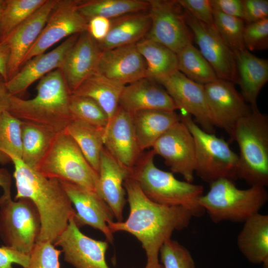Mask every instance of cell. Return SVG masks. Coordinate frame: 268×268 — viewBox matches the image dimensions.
Wrapping results in <instances>:
<instances>
[{
    "label": "cell",
    "instance_id": "obj_25",
    "mask_svg": "<svg viewBox=\"0 0 268 268\" xmlns=\"http://www.w3.org/2000/svg\"><path fill=\"white\" fill-rule=\"evenodd\" d=\"M236 78L241 94L252 110L259 109L257 99L268 81V61L245 49L234 53Z\"/></svg>",
    "mask_w": 268,
    "mask_h": 268
},
{
    "label": "cell",
    "instance_id": "obj_24",
    "mask_svg": "<svg viewBox=\"0 0 268 268\" xmlns=\"http://www.w3.org/2000/svg\"><path fill=\"white\" fill-rule=\"evenodd\" d=\"M131 171L119 163L104 147L98 170L100 195L111 209L117 221L123 219L126 204L125 180Z\"/></svg>",
    "mask_w": 268,
    "mask_h": 268
},
{
    "label": "cell",
    "instance_id": "obj_21",
    "mask_svg": "<svg viewBox=\"0 0 268 268\" xmlns=\"http://www.w3.org/2000/svg\"><path fill=\"white\" fill-rule=\"evenodd\" d=\"M101 52L98 43L87 31L79 34L60 68L71 93L97 72Z\"/></svg>",
    "mask_w": 268,
    "mask_h": 268
},
{
    "label": "cell",
    "instance_id": "obj_9",
    "mask_svg": "<svg viewBox=\"0 0 268 268\" xmlns=\"http://www.w3.org/2000/svg\"><path fill=\"white\" fill-rule=\"evenodd\" d=\"M41 230L39 213L27 198L13 200L11 192L0 197V238L4 246L30 255Z\"/></svg>",
    "mask_w": 268,
    "mask_h": 268
},
{
    "label": "cell",
    "instance_id": "obj_11",
    "mask_svg": "<svg viewBox=\"0 0 268 268\" xmlns=\"http://www.w3.org/2000/svg\"><path fill=\"white\" fill-rule=\"evenodd\" d=\"M78 0H58L40 36L26 55L22 66L64 38L87 31L88 21L77 10Z\"/></svg>",
    "mask_w": 268,
    "mask_h": 268
},
{
    "label": "cell",
    "instance_id": "obj_14",
    "mask_svg": "<svg viewBox=\"0 0 268 268\" xmlns=\"http://www.w3.org/2000/svg\"><path fill=\"white\" fill-rule=\"evenodd\" d=\"M183 11L193 40L218 78L235 82L236 70L234 54L222 40L214 25L198 20L184 9Z\"/></svg>",
    "mask_w": 268,
    "mask_h": 268
},
{
    "label": "cell",
    "instance_id": "obj_28",
    "mask_svg": "<svg viewBox=\"0 0 268 268\" xmlns=\"http://www.w3.org/2000/svg\"><path fill=\"white\" fill-rule=\"evenodd\" d=\"M131 115L137 140L142 151L152 148L165 132L181 120L180 115L175 111L148 110Z\"/></svg>",
    "mask_w": 268,
    "mask_h": 268
},
{
    "label": "cell",
    "instance_id": "obj_51",
    "mask_svg": "<svg viewBox=\"0 0 268 268\" xmlns=\"http://www.w3.org/2000/svg\"><path fill=\"white\" fill-rule=\"evenodd\" d=\"M4 0H0V18L3 9Z\"/></svg>",
    "mask_w": 268,
    "mask_h": 268
},
{
    "label": "cell",
    "instance_id": "obj_13",
    "mask_svg": "<svg viewBox=\"0 0 268 268\" xmlns=\"http://www.w3.org/2000/svg\"><path fill=\"white\" fill-rule=\"evenodd\" d=\"M155 81L166 90L181 112L194 117V121L204 131L214 134L215 126L203 85L193 81L178 70Z\"/></svg>",
    "mask_w": 268,
    "mask_h": 268
},
{
    "label": "cell",
    "instance_id": "obj_45",
    "mask_svg": "<svg viewBox=\"0 0 268 268\" xmlns=\"http://www.w3.org/2000/svg\"><path fill=\"white\" fill-rule=\"evenodd\" d=\"M214 10L244 20L243 0H209Z\"/></svg>",
    "mask_w": 268,
    "mask_h": 268
},
{
    "label": "cell",
    "instance_id": "obj_31",
    "mask_svg": "<svg viewBox=\"0 0 268 268\" xmlns=\"http://www.w3.org/2000/svg\"><path fill=\"white\" fill-rule=\"evenodd\" d=\"M64 132L74 140L90 165L98 174L100 156L104 147L105 128L72 120Z\"/></svg>",
    "mask_w": 268,
    "mask_h": 268
},
{
    "label": "cell",
    "instance_id": "obj_20",
    "mask_svg": "<svg viewBox=\"0 0 268 268\" xmlns=\"http://www.w3.org/2000/svg\"><path fill=\"white\" fill-rule=\"evenodd\" d=\"M145 62L136 44L102 51L97 72L126 86L146 77Z\"/></svg>",
    "mask_w": 268,
    "mask_h": 268
},
{
    "label": "cell",
    "instance_id": "obj_5",
    "mask_svg": "<svg viewBox=\"0 0 268 268\" xmlns=\"http://www.w3.org/2000/svg\"><path fill=\"white\" fill-rule=\"evenodd\" d=\"M230 136L239 148L238 179L250 186L268 185V117L259 109L234 125Z\"/></svg>",
    "mask_w": 268,
    "mask_h": 268
},
{
    "label": "cell",
    "instance_id": "obj_22",
    "mask_svg": "<svg viewBox=\"0 0 268 268\" xmlns=\"http://www.w3.org/2000/svg\"><path fill=\"white\" fill-rule=\"evenodd\" d=\"M79 34L67 38L54 50L34 57L26 62L10 79L5 82L9 93L19 97L34 82L56 69L60 68L64 60Z\"/></svg>",
    "mask_w": 268,
    "mask_h": 268
},
{
    "label": "cell",
    "instance_id": "obj_37",
    "mask_svg": "<svg viewBox=\"0 0 268 268\" xmlns=\"http://www.w3.org/2000/svg\"><path fill=\"white\" fill-rule=\"evenodd\" d=\"M213 25L218 34L234 53L245 49L243 32L245 22L213 9Z\"/></svg>",
    "mask_w": 268,
    "mask_h": 268
},
{
    "label": "cell",
    "instance_id": "obj_15",
    "mask_svg": "<svg viewBox=\"0 0 268 268\" xmlns=\"http://www.w3.org/2000/svg\"><path fill=\"white\" fill-rule=\"evenodd\" d=\"M54 245L61 248L65 261L74 268H110L106 260L108 242L84 234L73 217L70 219Z\"/></svg>",
    "mask_w": 268,
    "mask_h": 268
},
{
    "label": "cell",
    "instance_id": "obj_4",
    "mask_svg": "<svg viewBox=\"0 0 268 268\" xmlns=\"http://www.w3.org/2000/svg\"><path fill=\"white\" fill-rule=\"evenodd\" d=\"M152 150L142 154L132 171L130 177L135 180L144 195L157 203L167 206H181L193 216H201L205 211L199 203L203 187L178 180L173 173L158 168L154 163Z\"/></svg>",
    "mask_w": 268,
    "mask_h": 268
},
{
    "label": "cell",
    "instance_id": "obj_30",
    "mask_svg": "<svg viewBox=\"0 0 268 268\" xmlns=\"http://www.w3.org/2000/svg\"><path fill=\"white\" fill-rule=\"evenodd\" d=\"M136 46L146 63V77L156 81L178 70L176 53L167 47L146 38Z\"/></svg>",
    "mask_w": 268,
    "mask_h": 268
},
{
    "label": "cell",
    "instance_id": "obj_47",
    "mask_svg": "<svg viewBox=\"0 0 268 268\" xmlns=\"http://www.w3.org/2000/svg\"><path fill=\"white\" fill-rule=\"evenodd\" d=\"M9 57V49L6 43L0 40V76L6 82L7 80V68Z\"/></svg>",
    "mask_w": 268,
    "mask_h": 268
},
{
    "label": "cell",
    "instance_id": "obj_26",
    "mask_svg": "<svg viewBox=\"0 0 268 268\" xmlns=\"http://www.w3.org/2000/svg\"><path fill=\"white\" fill-rule=\"evenodd\" d=\"M237 246L248 261L268 268V215L259 212L244 222L237 238Z\"/></svg>",
    "mask_w": 268,
    "mask_h": 268
},
{
    "label": "cell",
    "instance_id": "obj_32",
    "mask_svg": "<svg viewBox=\"0 0 268 268\" xmlns=\"http://www.w3.org/2000/svg\"><path fill=\"white\" fill-rule=\"evenodd\" d=\"M57 134L43 126L22 122V161L27 166L35 169Z\"/></svg>",
    "mask_w": 268,
    "mask_h": 268
},
{
    "label": "cell",
    "instance_id": "obj_40",
    "mask_svg": "<svg viewBox=\"0 0 268 268\" xmlns=\"http://www.w3.org/2000/svg\"><path fill=\"white\" fill-rule=\"evenodd\" d=\"M62 253L49 241H38L30 254L25 268H60L59 256Z\"/></svg>",
    "mask_w": 268,
    "mask_h": 268
},
{
    "label": "cell",
    "instance_id": "obj_7",
    "mask_svg": "<svg viewBox=\"0 0 268 268\" xmlns=\"http://www.w3.org/2000/svg\"><path fill=\"white\" fill-rule=\"evenodd\" d=\"M35 169L46 177L75 184L100 196L98 173L64 132L57 134Z\"/></svg>",
    "mask_w": 268,
    "mask_h": 268
},
{
    "label": "cell",
    "instance_id": "obj_38",
    "mask_svg": "<svg viewBox=\"0 0 268 268\" xmlns=\"http://www.w3.org/2000/svg\"><path fill=\"white\" fill-rule=\"evenodd\" d=\"M69 109L72 120L105 128L108 124V118L105 112L89 97L71 94Z\"/></svg>",
    "mask_w": 268,
    "mask_h": 268
},
{
    "label": "cell",
    "instance_id": "obj_18",
    "mask_svg": "<svg viewBox=\"0 0 268 268\" xmlns=\"http://www.w3.org/2000/svg\"><path fill=\"white\" fill-rule=\"evenodd\" d=\"M104 145L108 152L131 172L142 154L132 115L120 106L105 128Z\"/></svg>",
    "mask_w": 268,
    "mask_h": 268
},
{
    "label": "cell",
    "instance_id": "obj_39",
    "mask_svg": "<svg viewBox=\"0 0 268 268\" xmlns=\"http://www.w3.org/2000/svg\"><path fill=\"white\" fill-rule=\"evenodd\" d=\"M159 255L163 268H195L189 251L178 241L169 239L161 247Z\"/></svg>",
    "mask_w": 268,
    "mask_h": 268
},
{
    "label": "cell",
    "instance_id": "obj_50",
    "mask_svg": "<svg viewBox=\"0 0 268 268\" xmlns=\"http://www.w3.org/2000/svg\"><path fill=\"white\" fill-rule=\"evenodd\" d=\"M145 268H163V267L160 263H159L152 266L146 265Z\"/></svg>",
    "mask_w": 268,
    "mask_h": 268
},
{
    "label": "cell",
    "instance_id": "obj_12",
    "mask_svg": "<svg viewBox=\"0 0 268 268\" xmlns=\"http://www.w3.org/2000/svg\"><path fill=\"white\" fill-rule=\"evenodd\" d=\"M151 150L164 159L172 173L179 174L186 181L192 183L196 167L195 141L181 120L156 141Z\"/></svg>",
    "mask_w": 268,
    "mask_h": 268
},
{
    "label": "cell",
    "instance_id": "obj_49",
    "mask_svg": "<svg viewBox=\"0 0 268 268\" xmlns=\"http://www.w3.org/2000/svg\"><path fill=\"white\" fill-rule=\"evenodd\" d=\"M11 176L8 170L0 168V187L3 193L11 192Z\"/></svg>",
    "mask_w": 268,
    "mask_h": 268
},
{
    "label": "cell",
    "instance_id": "obj_8",
    "mask_svg": "<svg viewBox=\"0 0 268 268\" xmlns=\"http://www.w3.org/2000/svg\"><path fill=\"white\" fill-rule=\"evenodd\" d=\"M180 117L194 137L197 176L208 184L223 178L233 181L237 179L238 155L228 143L203 130L190 115L182 112Z\"/></svg>",
    "mask_w": 268,
    "mask_h": 268
},
{
    "label": "cell",
    "instance_id": "obj_42",
    "mask_svg": "<svg viewBox=\"0 0 268 268\" xmlns=\"http://www.w3.org/2000/svg\"><path fill=\"white\" fill-rule=\"evenodd\" d=\"M178 3L198 20L213 25V8L209 0H177Z\"/></svg>",
    "mask_w": 268,
    "mask_h": 268
},
{
    "label": "cell",
    "instance_id": "obj_36",
    "mask_svg": "<svg viewBox=\"0 0 268 268\" xmlns=\"http://www.w3.org/2000/svg\"><path fill=\"white\" fill-rule=\"evenodd\" d=\"M46 0H6L0 18V40L32 15Z\"/></svg>",
    "mask_w": 268,
    "mask_h": 268
},
{
    "label": "cell",
    "instance_id": "obj_43",
    "mask_svg": "<svg viewBox=\"0 0 268 268\" xmlns=\"http://www.w3.org/2000/svg\"><path fill=\"white\" fill-rule=\"evenodd\" d=\"M244 21L253 23L268 18V0H243Z\"/></svg>",
    "mask_w": 268,
    "mask_h": 268
},
{
    "label": "cell",
    "instance_id": "obj_34",
    "mask_svg": "<svg viewBox=\"0 0 268 268\" xmlns=\"http://www.w3.org/2000/svg\"><path fill=\"white\" fill-rule=\"evenodd\" d=\"M178 70L190 79L205 85L218 78L214 70L192 43H190L176 53Z\"/></svg>",
    "mask_w": 268,
    "mask_h": 268
},
{
    "label": "cell",
    "instance_id": "obj_29",
    "mask_svg": "<svg viewBox=\"0 0 268 268\" xmlns=\"http://www.w3.org/2000/svg\"><path fill=\"white\" fill-rule=\"evenodd\" d=\"M124 86L97 72L85 80L71 94L94 100L106 114L109 123L119 107Z\"/></svg>",
    "mask_w": 268,
    "mask_h": 268
},
{
    "label": "cell",
    "instance_id": "obj_3",
    "mask_svg": "<svg viewBox=\"0 0 268 268\" xmlns=\"http://www.w3.org/2000/svg\"><path fill=\"white\" fill-rule=\"evenodd\" d=\"M36 95L24 99L11 95L8 112L22 122L46 127L56 133L65 131L72 119L69 106L71 93L60 69L41 78Z\"/></svg>",
    "mask_w": 268,
    "mask_h": 268
},
{
    "label": "cell",
    "instance_id": "obj_2",
    "mask_svg": "<svg viewBox=\"0 0 268 268\" xmlns=\"http://www.w3.org/2000/svg\"><path fill=\"white\" fill-rule=\"evenodd\" d=\"M16 193L14 200L27 198L36 207L41 219L38 241L54 244L75 211L59 180L48 178L17 157H12Z\"/></svg>",
    "mask_w": 268,
    "mask_h": 268
},
{
    "label": "cell",
    "instance_id": "obj_41",
    "mask_svg": "<svg viewBox=\"0 0 268 268\" xmlns=\"http://www.w3.org/2000/svg\"><path fill=\"white\" fill-rule=\"evenodd\" d=\"M243 43L249 51L264 50L268 47V18L246 23L243 32Z\"/></svg>",
    "mask_w": 268,
    "mask_h": 268
},
{
    "label": "cell",
    "instance_id": "obj_44",
    "mask_svg": "<svg viewBox=\"0 0 268 268\" xmlns=\"http://www.w3.org/2000/svg\"><path fill=\"white\" fill-rule=\"evenodd\" d=\"M30 255L22 253L13 248L0 247V268H13V264L26 268L29 261Z\"/></svg>",
    "mask_w": 268,
    "mask_h": 268
},
{
    "label": "cell",
    "instance_id": "obj_6",
    "mask_svg": "<svg viewBox=\"0 0 268 268\" xmlns=\"http://www.w3.org/2000/svg\"><path fill=\"white\" fill-rule=\"evenodd\" d=\"M208 192L199 203L214 223L223 221L244 222L259 212L268 200L265 187L253 186L246 189L237 188L234 181L225 178L209 184Z\"/></svg>",
    "mask_w": 268,
    "mask_h": 268
},
{
    "label": "cell",
    "instance_id": "obj_23",
    "mask_svg": "<svg viewBox=\"0 0 268 268\" xmlns=\"http://www.w3.org/2000/svg\"><path fill=\"white\" fill-rule=\"evenodd\" d=\"M119 106L131 114L148 110H179L166 90L155 81L146 77L124 86Z\"/></svg>",
    "mask_w": 268,
    "mask_h": 268
},
{
    "label": "cell",
    "instance_id": "obj_27",
    "mask_svg": "<svg viewBox=\"0 0 268 268\" xmlns=\"http://www.w3.org/2000/svg\"><path fill=\"white\" fill-rule=\"evenodd\" d=\"M111 20L107 35L97 42L101 51L136 44L145 38L151 23L148 10L127 14Z\"/></svg>",
    "mask_w": 268,
    "mask_h": 268
},
{
    "label": "cell",
    "instance_id": "obj_10",
    "mask_svg": "<svg viewBox=\"0 0 268 268\" xmlns=\"http://www.w3.org/2000/svg\"><path fill=\"white\" fill-rule=\"evenodd\" d=\"M150 27L145 38L160 43L177 53L192 43L193 36L176 0H148Z\"/></svg>",
    "mask_w": 268,
    "mask_h": 268
},
{
    "label": "cell",
    "instance_id": "obj_16",
    "mask_svg": "<svg viewBox=\"0 0 268 268\" xmlns=\"http://www.w3.org/2000/svg\"><path fill=\"white\" fill-rule=\"evenodd\" d=\"M209 111L215 127L230 135L241 118L252 110L234 83L220 78L203 85Z\"/></svg>",
    "mask_w": 268,
    "mask_h": 268
},
{
    "label": "cell",
    "instance_id": "obj_35",
    "mask_svg": "<svg viewBox=\"0 0 268 268\" xmlns=\"http://www.w3.org/2000/svg\"><path fill=\"white\" fill-rule=\"evenodd\" d=\"M22 122L9 112L0 117V164L11 162L12 157L21 159L22 156L21 125Z\"/></svg>",
    "mask_w": 268,
    "mask_h": 268
},
{
    "label": "cell",
    "instance_id": "obj_46",
    "mask_svg": "<svg viewBox=\"0 0 268 268\" xmlns=\"http://www.w3.org/2000/svg\"><path fill=\"white\" fill-rule=\"evenodd\" d=\"M111 25L110 19L96 16L88 21L87 31L97 42L103 41L107 35Z\"/></svg>",
    "mask_w": 268,
    "mask_h": 268
},
{
    "label": "cell",
    "instance_id": "obj_48",
    "mask_svg": "<svg viewBox=\"0 0 268 268\" xmlns=\"http://www.w3.org/2000/svg\"><path fill=\"white\" fill-rule=\"evenodd\" d=\"M11 95L8 92L4 80L0 79V117L2 114L9 111Z\"/></svg>",
    "mask_w": 268,
    "mask_h": 268
},
{
    "label": "cell",
    "instance_id": "obj_1",
    "mask_svg": "<svg viewBox=\"0 0 268 268\" xmlns=\"http://www.w3.org/2000/svg\"><path fill=\"white\" fill-rule=\"evenodd\" d=\"M124 186L129 205V216L124 221L111 222L108 227L113 234L123 231L134 236L145 251L146 265L158 264L162 246L171 239L174 231L187 228L193 216L183 207L153 202L130 177L125 180Z\"/></svg>",
    "mask_w": 268,
    "mask_h": 268
},
{
    "label": "cell",
    "instance_id": "obj_17",
    "mask_svg": "<svg viewBox=\"0 0 268 268\" xmlns=\"http://www.w3.org/2000/svg\"><path fill=\"white\" fill-rule=\"evenodd\" d=\"M59 181L74 207L73 219L77 226L80 228L88 225L98 230L105 235L108 242L112 243L113 233L108 224L115 217L103 198L98 194L75 184Z\"/></svg>",
    "mask_w": 268,
    "mask_h": 268
},
{
    "label": "cell",
    "instance_id": "obj_33",
    "mask_svg": "<svg viewBox=\"0 0 268 268\" xmlns=\"http://www.w3.org/2000/svg\"><path fill=\"white\" fill-rule=\"evenodd\" d=\"M148 0H79L77 10L88 21L100 16L112 19L134 12L147 11Z\"/></svg>",
    "mask_w": 268,
    "mask_h": 268
},
{
    "label": "cell",
    "instance_id": "obj_19",
    "mask_svg": "<svg viewBox=\"0 0 268 268\" xmlns=\"http://www.w3.org/2000/svg\"><path fill=\"white\" fill-rule=\"evenodd\" d=\"M57 1L46 0L27 20L0 39L6 43L9 51L7 81L22 67L26 55L40 36Z\"/></svg>",
    "mask_w": 268,
    "mask_h": 268
}]
</instances>
